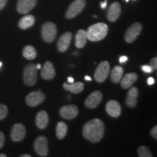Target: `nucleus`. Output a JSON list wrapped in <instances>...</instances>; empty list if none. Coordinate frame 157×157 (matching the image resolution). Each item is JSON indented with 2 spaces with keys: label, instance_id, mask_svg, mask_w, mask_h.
Here are the masks:
<instances>
[{
  "label": "nucleus",
  "instance_id": "f257e3e1",
  "mask_svg": "<svg viewBox=\"0 0 157 157\" xmlns=\"http://www.w3.org/2000/svg\"><path fill=\"white\" fill-rule=\"evenodd\" d=\"M105 131L104 123L99 119H93L84 125L82 133L84 138L95 143L101 140Z\"/></svg>",
  "mask_w": 157,
  "mask_h": 157
},
{
  "label": "nucleus",
  "instance_id": "f03ea898",
  "mask_svg": "<svg viewBox=\"0 0 157 157\" xmlns=\"http://www.w3.org/2000/svg\"><path fill=\"white\" fill-rule=\"evenodd\" d=\"M109 31L108 25L103 23H95L89 27L87 33V39L91 42H98L106 36Z\"/></svg>",
  "mask_w": 157,
  "mask_h": 157
},
{
  "label": "nucleus",
  "instance_id": "7ed1b4c3",
  "mask_svg": "<svg viewBox=\"0 0 157 157\" xmlns=\"http://www.w3.org/2000/svg\"><path fill=\"white\" fill-rule=\"evenodd\" d=\"M57 35V26L52 22H46L42 27L43 40L48 43L53 42Z\"/></svg>",
  "mask_w": 157,
  "mask_h": 157
},
{
  "label": "nucleus",
  "instance_id": "20e7f679",
  "mask_svg": "<svg viewBox=\"0 0 157 157\" xmlns=\"http://www.w3.org/2000/svg\"><path fill=\"white\" fill-rule=\"evenodd\" d=\"M37 79V69L34 63H29L23 70V82L27 86H33Z\"/></svg>",
  "mask_w": 157,
  "mask_h": 157
},
{
  "label": "nucleus",
  "instance_id": "39448f33",
  "mask_svg": "<svg viewBox=\"0 0 157 157\" xmlns=\"http://www.w3.org/2000/svg\"><path fill=\"white\" fill-rule=\"evenodd\" d=\"M86 6L85 0H75L71 4L67 10L66 17L67 19H71L81 13Z\"/></svg>",
  "mask_w": 157,
  "mask_h": 157
},
{
  "label": "nucleus",
  "instance_id": "423d86ee",
  "mask_svg": "<svg viewBox=\"0 0 157 157\" xmlns=\"http://www.w3.org/2000/svg\"><path fill=\"white\" fill-rule=\"evenodd\" d=\"M110 72V65L109 62L103 60L100 63L95 71V78L99 83L103 82L106 79Z\"/></svg>",
  "mask_w": 157,
  "mask_h": 157
},
{
  "label": "nucleus",
  "instance_id": "0eeeda50",
  "mask_svg": "<svg viewBox=\"0 0 157 157\" xmlns=\"http://www.w3.org/2000/svg\"><path fill=\"white\" fill-rule=\"evenodd\" d=\"M143 26L140 23H135L129 26L127 29L126 33L124 34V40L125 42L131 44L133 42H135L137 37L140 34L142 31Z\"/></svg>",
  "mask_w": 157,
  "mask_h": 157
},
{
  "label": "nucleus",
  "instance_id": "6e6552de",
  "mask_svg": "<svg viewBox=\"0 0 157 157\" xmlns=\"http://www.w3.org/2000/svg\"><path fill=\"white\" fill-rule=\"evenodd\" d=\"M34 148L39 156H47L48 154V140L44 136H39L34 141Z\"/></svg>",
  "mask_w": 157,
  "mask_h": 157
},
{
  "label": "nucleus",
  "instance_id": "1a4fd4ad",
  "mask_svg": "<svg viewBox=\"0 0 157 157\" xmlns=\"http://www.w3.org/2000/svg\"><path fill=\"white\" fill-rule=\"evenodd\" d=\"M45 95L41 91H34L29 93L25 98V102L30 107H35L44 102Z\"/></svg>",
  "mask_w": 157,
  "mask_h": 157
},
{
  "label": "nucleus",
  "instance_id": "9d476101",
  "mask_svg": "<svg viewBox=\"0 0 157 157\" xmlns=\"http://www.w3.org/2000/svg\"><path fill=\"white\" fill-rule=\"evenodd\" d=\"M60 116L65 119H73L78 116V108L76 105H64L60 108L59 111Z\"/></svg>",
  "mask_w": 157,
  "mask_h": 157
},
{
  "label": "nucleus",
  "instance_id": "9b49d317",
  "mask_svg": "<svg viewBox=\"0 0 157 157\" xmlns=\"http://www.w3.org/2000/svg\"><path fill=\"white\" fill-rule=\"evenodd\" d=\"M103 98V95L100 91L96 90L92 93L86 98L84 101V105L88 109H95L101 103Z\"/></svg>",
  "mask_w": 157,
  "mask_h": 157
},
{
  "label": "nucleus",
  "instance_id": "f8f14e48",
  "mask_svg": "<svg viewBox=\"0 0 157 157\" xmlns=\"http://www.w3.org/2000/svg\"><path fill=\"white\" fill-rule=\"evenodd\" d=\"M25 134H26V131H25L24 125L21 123H17L15 124L12 129L10 137L14 142H20L24 139Z\"/></svg>",
  "mask_w": 157,
  "mask_h": 157
},
{
  "label": "nucleus",
  "instance_id": "ddd939ff",
  "mask_svg": "<svg viewBox=\"0 0 157 157\" xmlns=\"http://www.w3.org/2000/svg\"><path fill=\"white\" fill-rule=\"evenodd\" d=\"M37 0H18L17 11L21 14H26L36 6Z\"/></svg>",
  "mask_w": 157,
  "mask_h": 157
},
{
  "label": "nucleus",
  "instance_id": "4468645a",
  "mask_svg": "<svg viewBox=\"0 0 157 157\" xmlns=\"http://www.w3.org/2000/svg\"><path fill=\"white\" fill-rule=\"evenodd\" d=\"M72 39V34L69 31L64 33L60 39H58L57 47H58V50L61 52H65L69 48Z\"/></svg>",
  "mask_w": 157,
  "mask_h": 157
},
{
  "label": "nucleus",
  "instance_id": "2eb2a0df",
  "mask_svg": "<svg viewBox=\"0 0 157 157\" xmlns=\"http://www.w3.org/2000/svg\"><path fill=\"white\" fill-rule=\"evenodd\" d=\"M121 13V6L118 2H115L110 5L107 13V18L111 22H115L119 17Z\"/></svg>",
  "mask_w": 157,
  "mask_h": 157
},
{
  "label": "nucleus",
  "instance_id": "dca6fc26",
  "mask_svg": "<svg viewBox=\"0 0 157 157\" xmlns=\"http://www.w3.org/2000/svg\"><path fill=\"white\" fill-rule=\"evenodd\" d=\"M105 111L111 117H119L121 114V105L116 101H109L105 105Z\"/></svg>",
  "mask_w": 157,
  "mask_h": 157
},
{
  "label": "nucleus",
  "instance_id": "f3484780",
  "mask_svg": "<svg viewBox=\"0 0 157 157\" xmlns=\"http://www.w3.org/2000/svg\"><path fill=\"white\" fill-rule=\"evenodd\" d=\"M41 76L45 80H52L56 76V71L52 63L50 61H46L44 63L42 71Z\"/></svg>",
  "mask_w": 157,
  "mask_h": 157
},
{
  "label": "nucleus",
  "instance_id": "a211bd4d",
  "mask_svg": "<svg viewBox=\"0 0 157 157\" xmlns=\"http://www.w3.org/2000/svg\"><path fill=\"white\" fill-rule=\"evenodd\" d=\"M138 95V90L137 87H132L129 90L126 98V104L129 108L133 109L137 105V98Z\"/></svg>",
  "mask_w": 157,
  "mask_h": 157
},
{
  "label": "nucleus",
  "instance_id": "6ab92c4d",
  "mask_svg": "<svg viewBox=\"0 0 157 157\" xmlns=\"http://www.w3.org/2000/svg\"><path fill=\"white\" fill-rule=\"evenodd\" d=\"M49 122V117L45 111H41L36 114V124L40 129H44L47 127Z\"/></svg>",
  "mask_w": 157,
  "mask_h": 157
},
{
  "label": "nucleus",
  "instance_id": "aec40b11",
  "mask_svg": "<svg viewBox=\"0 0 157 157\" xmlns=\"http://www.w3.org/2000/svg\"><path fill=\"white\" fill-rule=\"evenodd\" d=\"M137 74L136 73H129L124 76L122 78H121V86L123 89H128L131 87V86L137 81Z\"/></svg>",
  "mask_w": 157,
  "mask_h": 157
},
{
  "label": "nucleus",
  "instance_id": "412c9836",
  "mask_svg": "<svg viewBox=\"0 0 157 157\" xmlns=\"http://www.w3.org/2000/svg\"><path fill=\"white\" fill-rule=\"evenodd\" d=\"M35 23V17L32 15H26L19 21L18 26L21 29H27L33 26Z\"/></svg>",
  "mask_w": 157,
  "mask_h": 157
},
{
  "label": "nucleus",
  "instance_id": "4be33fe9",
  "mask_svg": "<svg viewBox=\"0 0 157 157\" xmlns=\"http://www.w3.org/2000/svg\"><path fill=\"white\" fill-rule=\"evenodd\" d=\"M87 33H86V31L82 30V29H80V30L78 31L77 34L76 35V47L78 49H82L83 48L84 46H85L86 42H87Z\"/></svg>",
  "mask_w": 157,
  "mask_h": 157
},
{
  "label": "nucleus",
  "instance_id": "5701e85b",
  "mask_svg": "<svg viewBox=\"0 0 157 157\" xmlns=\"http://www.w3.org/2000/svg\"><path fill=\"white\" fill-rule=\"evenodd\" d=\"M71 84H67L64 83L63 87L66 90L69 91L74 94H78L82 93L84 90V84L82 82H76V83H71Z\"/></svg>",
  "mask_w": 157,
  "mask_h": 157
},
{
  "label": "nucleus",
  "instance_id": "b1692460",
  "mask_svg": "<svg viewBox=\"0 0 157 157\" xmlns=\"http://www.w3.org/2000/svg\"><path fill=\"white\" fill-rule=\"evenodd\" d=\"M123 68L121 66H115L111 72V79L113 83L117 84L120 82L123 75Z\"/></svg>",
  "mask_w": 157,
  "mask_h": 157
},
{
  "label": "nucleus",
  "instance_id": "393cba45",
  "mask_svg": "<svg viewBox=\"0 0 157 157\" xmlns=\"http://www.w3.org/2000/svg\"><path fill=\"white\" fill-rule=\"evenodd\" d=\"M56 136L59 140H62L67 134L68 127L63 121H59L56 127Z\"/></svg>",
  "mask_w": 157,
  "mask_h": 157
},
{
  "label": "nucleus",
  "instance_id": "a878e982",
  "mask_svg": "<svg viewBox=\"0 0 157 157\" xmlns=\"http://www.w3.org/2000/svg\"><path fill=\"white\" fill-rule=\"evenodd\" d=\"M23 56L28 60H34L37 56L36 49L31 45L25 46L23 50Z\"/></svg>",
  "mask_w": 157,
  "mask_h": 157
},
{
  "label": "nucleus",
  "instance_id": "bb28decb",
  "mask_svg": "<svg viewBox=\"0 0 157 157\" xmlns=\"http://www.w3.org/2000/svg\"><path fill=\"white\" fill-rule=\"evenodd\" d=\"M137 154L140 157H152L153 155L149 150V148L146 146H141L137 149Z\"/></svg>",
  "mask_w": 157,
  "mask_h": 157
},
{
  "label": "nucleus",
  "instance_id": "cd10ccee",
  "mask_svg": "<svg viewBox=\"0 0 157 157\" xmlns=\"http://www.w3.org/2000/svg\"><path fill=\"white\" fill-rule=\"evenodd\" d=\"M8 113L7 107L4 104H0V121L6 118Z\"/></svg>",
  "mask_w": 157,
  "mask_h": 157
},
{
  "label": "nucleus",
  "instance_id": "c85d7f7f",
  "mask_svg": "<svg viewBox=\"0 0 157 157\" xmlns=\"http://www.w3.org/2000/svg\"><path fill=\"white\" fill-rule=\"evenodd\" d=\"M150 66L152 68L153 70H156L157 68V58H152L151 60L150 61Z\"/></svg>",
  "mask_w": 157,
  "mask_h": 157
},
{
  "label": "nucleus",
  "instance_id": "c756f323",
  "mask_svg": "<svg viewBox=\"0 0 157 157\" xmlns=\"http://www.w3.org/2000/svg\"><path fill=\"white\" fill-rule=\"evenodd\" d=\"M141 68H142V70L144 72H146V73L150 74V73H152V72L154 71V70L152 69V68L150 66H146V65H145V66H141Z\"/></svg>",
  "mask_w": 157,
  "mask_h": 157
},
{
  "label": "nucleus",
  "instance_id": "7c9ffc66",
  "mask_svg": "<svg viewBox=\"0 0 157 157\" xmlns=\"http://www.w3.org/2000/svg\"><path fill=\"white\" fill-rule=\"evenodd\" d=\"M5 135H4L3 132H0V148H2L5 145Z\"/></svg>",
  "mask_w": 157,
  "mask_h": 157
},
{
  "label": "nucleus",
  "instance_id": "2f4dec72",
  "mask_svg": "<svg viewBox=\"0 0 157 157\" xmlns=\"http://www.w3.org/2000/svg\"><path fill=\"white\" fill-rule=\"evenodd\" d=\"M151 135H152V137H154L155 140L157 139V126H155L153 127L151 130Z\"/></svg>",
  "mask_w": 157,
  "mask_h": 157
},
{
  "label": "nucleus",
  "instance_id": "473e14b6",
  "mask_svg": "<svg viewBox=\"0 0 157 157\" xmlns=\"http://www.w3.org/2000/svg\"><path fill=\"white\" fill-rule=\"evenodd\" d=\"M7 2H8V0H0V11L5 8Z\"/></svg>",
  "mask_w": 157,
  "mask_h": 157
},
{
  "label": "nucleus",
  "instance_id": "72a5a7b5",
  "mask_svg": "<svg viewBox=\"0 0 157 157\" xmlns=\"http://www.w3.org/2000/svg\"><path fill=\"white\" fill-rule=\"evenodd\" d=\"M155 83V80L154 78L153 77H149L148 78V84L149 85H152V84H154Z\"/></svg>",
  "mask_w": 157,
  "mask_h": 157
},
{
  "label": "nucleus",
  "instance_id": "f704fd0d",
  "mask_svg": "<svg viewBox=\"0 0 157 157\" xmlns=\"http://www.w3.org/2000/svg\"><path fill=\"white\" fill-rule=\"evenodd\" d=\"M127 60V57H126V56H121V57H120V58H119V62H120L121 63H125Z\"/></svg>",
  "mask_w": 157,
  "mask_h": 157
},
{
  "label": "nucleus",
  "instance_id": "c9c22d12",
  "mask_svg": "<svg viewBox=\"0 0 157 157\" xmlns=\"http://www.w3.org/2000/svg\"><path fill=\"white\" fill-rule=\"evenodd\" d=\"M106 6H107V1H104L103 2H101V8L105 9V7H106Z\"/></svg>",
  "mask_w": 157,
  "mask_h": 157
},
{
  "label": "nucleus",
  "instance_id": "e433bc0d",
  "mask_svg": "<svg viewBox=\"0 0 157 157\" xmlns=\"http://www.w3.org/2000/svg\"><path fill=\"white\" fill-rule=\"evenodd\" d=\"M68 82H69V83H73V82H74V78H72V77H71V76H69V77L68 78Z\"/></svg>",
  "mask_w": 157,
  "mask_h": 157
},
{
  "label": "nucleus",
  "instance_id": "4c0bfd02",
  "mask_svg": "<svg viewBox=\"0 0 157 157\" xmlns=\"http://www.w3.org/2000/svg\"><path fill=\"white\" fill-rule=\"evenodd\" d=\"M84 78H85L87 81H91V80H92L91 77H90V76H86L85 77H84Z\"/></svg>",
  "mask_w": 157,
  "mask_h": 157
},
{
  "label": "nucleus",
  "instance_id": "58836bf2",
  "mask_svg": "<svg viewBox=\"0 0 157 157\" xmlns=\"http://www.w3.org/2000/svg\"><path fill=\"white\" fill-rule=\"evenodd\" d=\"M21 157H31V155H29V154H24V155H21Z\"/></svg>",
  "mask_w": 157,
  "mask_h": 157
},
{
  "label": "nucleus",
  "instance_id": "ea45409f",
  "mask_svg": "<svg viewBox=\"0 0 157 157\" xmlns=\"http://www.w3.org/2000/svg\"><path fill=\"white\" fill-rule=\"evenodd\" d=\"M36 69H39V68H41V65H40V64L36 65Z\"/></svg>",
  "mask_w": 157,
  "mask_h": 157
},
{
  "label": "nucleus",
  "instance_id": "a19ab883",
  "mask_svg": "<svg viewBox=\"0 0 157 157\" xmlns=\"http://www.w3.org/2000/svg\"><path fill=\"white\" fill-rule=\"evenodd\" d=\"M6 156H7V155H6V154H0V157H6Z\"/></svg>",
  "mask_w": 157,
  "mask_h": 157
},
{
  "label": "nucleus",
  "instance_id": "79ce46f5",
  "mask_svg": "<svg viewBox=\"0 0 157 157\" xmlns=\"http://www.w3.org/2000/svg\"><path fill=\"white\" fill-rule=\"evenodd\" d=\"M2 63L0 62V67H2Z\"/></svg>",
  "mask_w": 157,
  "mask_h": 157
},
{
  "label": "nucleus",
  "instance_id": "37998d69",
  "mask_svg": "<svg viewBox=\"0 0 157 157\" xmlns=\"http://www.w3.org/2000/svg\"><path fill=\"white\" fill-rule=\"evenodd\" d=\"M126 2H129V0H126Z\"/></svg>",
  "mask_w": 157,
  "mask_h": 157
},
{
  "label": "nucleus",
  "instance_id": "c03bdc74",
  "mask_svg": "<svg viewBox=\"0 0 157 157\" xmlns=\"http://www.w3.org/2000/svg\"><path fill=\"white\" fill-rule=\"evenodd\" d=\"M133 1H135V0H133Z\"/></svg>",
  "mask_w": 157,
  "mask_h": 157
}]
</instances>
